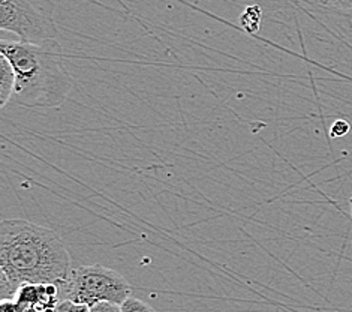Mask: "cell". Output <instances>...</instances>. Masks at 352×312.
<instances>
[{
    "label": "cell",
    "mask_w": 352,
    "mask_h": 312,
    "mask_svg": "<svg viewBox=\"0 0 352 312\" xmlns=\"http://www.w3.org/2000/svg\"><path fill=\"white\" fill-rule=\"evenodd\" d=\"M72 271L60 236L26 219L0 222V300H14L23 284L60 287Z\"/></svg>",
    "instance_id": "cell-1"
},
{
    "label": "cell",
    "mask_w": 352,
    "mask_h": 312,
    "mask_svg": "<svg viewBox=\"0 0 352 312\" xmlns=\"http://www.w3.org/2000/svg\"><path fill=\"white\" fill-rule=\"evenodd\" d=\"M0 53L14 66L16 83L12 101L16 105L56 108L68 99L74 81L56 39L43 44L2 39Z\"/></svg>",
    "instance_id": "cell-2"
},
{
    "label": "cell",
    "mask_w": 352,
    "mask_h": 312,
    "mask_svg": "<svg viewBox=\"0 0 352 312\" xmlns=\"http://www.w3.org/2000/svg\"><path fill=\"white\" fill-rule=\"evenodd\" d=\"M131 298V285L113 269L102 264L75 267L60 285V300H71L94 306L99 302L122 305Z\"/></svg>",
    "instance_id": "cell-3"
},
{
    "label": "cell",
    "mask_w": 352,
    "mask_h": 312,
    "mask_svg": "<svg viewBox=\"0 0 352 312\" xmlns=\"http://www.w3.org/2000/svg\"><path fill=\"white\" fill-rule=\"evenodd\" d=\"M0 29L30 44H43L58 35L53 10L39 0H0Z\"/></svg>",
    "instance_id": "cell-4"
},
{
    "label": "cell",
    "mask_w": 352,
    "mask_h": 312,
    "mask_svg": "<svg viewBox=\"0 0 352 312\" xmlns=\"http://www.w3.org/2000/svg\"><path fill=\"white\" fill-rule=\"evenodd\" d=\"M16 75L10 59L0 53V107L5 108L12 101Z\"/></svg>",
    "instance_id": "cell-5"
},
{
    "label": "cell",
    "mask_w": 352,
    "mask_h": 312,
    "mask_svg": "<svg viewBox=\"0 0 352 312\" xmlns=\"http://www.w3.org/2000/svg\"><path fill=\"white\" fill-rule=\"evenodd\" d=\"M261 21H263V11L258 5L248 6L245 11L240 15V24L241 28L245 29L248 33H256L261 29Z\"/></svg>",
    "instance_id": "cell-6"
},
{
    "label": "cell",
    "mask_w": 352,
    "mask_h": 312,
    "mask_svg": "<svg viewBox=\"0 0 352 312\" xmlns=\"http://www.w3.org/2000/svg\"><path fill=\"white\" fill-rule=\"evenodd\" d=\"M123 312H155V309L146 303L144 300H140L137 298H129L122 303Z\"/></svg>",
    "instance_id": "cell-7"
},
{
    "label": "cell",
    "mask_w": 352,
    "mask_h": 312,
    "mask_svg": "<svg viewBox=\"0 0 352 312\" xmlns=\"http://www.w3.org/2000/svg\"><path fill=\"white\" fill-rule=\"evenodd\" d=\"M56 312H91L90 306L82 303H75L71 300H60L57 303Z\"/></svg>",
    "instance_id": "cell-8"
},
{
    "label": "cell",
    "mask_w": 352,
    "mask_h": 312,
    "mask_svg": "<svg viewBox=\"0 0 352 312\" xmlns=\"http://www.w3.org/2000/svg\"><path fill=\"white\" fill-rule=\"evenodd\" d=\"M349 129H351V125L346 121L339 119V121H336V122L331 125L330 136L331 137H336V138L338 137H345L346 134L349 132Z\"/></svg>",
    "instance_id": "cell-9"
},
{
    "label": "cell",
    "mask_w": 352,
    "mask_h": 312,
    "mask_svg": "<svg viewBox=\"0 0 352 312\" xmlns=\"http://www.w3.org/2000/svg\"><path fill=\"white\" fill-rule=\"evenodd\" d=\"M91 312H123L122 305H117V303L111 302H99L96 305L90 306Z\"/></svg>",
    "instance_id": "cell-10"
},
{
    "label": "cell",
    "mask_w": 352,
    "mask_h": 312,
    "mask_svg": "<svg viewBox=\"0 0 352 312\" xmlns=\"http://www.w3.org/2000/svg\"><path fill=\"white\" fill-rule=\"evenodd\" d=\"M324 6L336 8L342 11H352V0H320Z\"/></svg>",
    "instance_id": "cell-11"
},
{
    "label": "cell",
    "mask_w": 352,
    "mask_h": 312,
    "mask_svg": "<svg viewBox=\"0 0 352 312\" xmlns=\"http://www.w3.org/2000/svg\"><path fill=\"white\" fill-rule=\"evenodd\" d=\"M0 312H23L15 300H2L0 303Z\"/></svg>",
    "instance_id": "cell-12"
},
{
    "label": "cell",
    "mask_w": 352,
    "mask_h": 312,
    "mask_svg": "<svg viewBox=\"0 0 352 312\" xmlns=\"http://www.w3.org/2000/svg\"><path fill=\"white\" fill-rule=\"evenodd\" d=\"M23 312H56V309H41V308H28Z\"/></svg>",
    "instance_id": "cell-13"
},
{
    "label": "cell",
    "mask_w": 352,
    "mask_h": 312,
    "mask_svg": "<svg viewBox=\"0 0 352 312\" xmlns=\"http://www.w3.org/2000/svg\"><path fill=\"white\" fill-rule=\"evenodd\" d=\"M349 206H351V219H352V196L349 198Z\"/></svg>",
    "instance_id": "cell-14"
}]
</instances>
